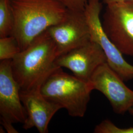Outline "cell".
<instances>
[{"instance_id": "1", "label": "cell", "mask_w": 133, "mask_h": 133, "mask_svg": "<svg viewBox=\"0 0 133 133\" xmlns=\"http://www.w3.org/2000/svg\"><path fill=\"white\" fill-rule=\"evenodd\" d=\"M57 48L47 31L34 39L11 60L14 78L20 90L40 89L43 82L59 67L55 61Z\"/></svg>"}, {"instance_id": "2", "label": "cell", "mask_w": 133, "mask_h": 133, "mask_svg": "<svg viewBox=\"0 0 133 133\" xmlns=\"http://www.w3.org/2000/svg\"><path fill=\"white\" fill-rule=\"evenodd\" d=\"M13 33L21 50L48 28L65 18L68 9L59 0H10Z\"/></svg>"}, {"instance_id": "3", "label": "cell", "mask_w": 133, "mask_h": 133, "mask_svg": "<svg viewBox=\"0 0 133 133\" xmlns=\"http://www.w3.org/2000/svg\"><path fill=\"white\" fill-rule=\"evenodd\" d=\"M39 90L46 99L61 105L71 116L82 117L94 89L90 82L70 75L59 68L48 76Z\"/></svg>"}, {"instance_id": "4", "label": "cell", "mask_w": 133, "mask_h": 133, "mask_svg": "<svg viewBox=\"0 0 133 133\" xmlns=\"http://www.w3.org/2000/svg\"><path fill=\"white\" fill-rule=\"evenodd\" d=\"M102 24L105 33L119 51L133 56V1L107 5Z\"/></svg>"}, {"instance_id": "5", "label": "cell", "mask_w": 133, "mask_h": 133, "mask_svg": "<svg viewBox=\"0 0 133 133\" xmlns=\"http://www.w3.org/2000/svg\"><path fill=\"white\" fill-rule=\"evenodd\" d=\"M47 31L55 43L58 56L91 39L84 10L68 9L65 18Z\"/></svg>"}, {"instance_id": "6", "label": "cell", "mask_w": 133, "mask_h": 133, "mask_svg": "<svg viewBox=\"0 0 133 133\" xmlns=\"http://www.w3.org/2000/svg\"><path fill=\"white\" fill-rule=\"evenodd\" d=\"M124 81L107 62L97 68L90 80L93 89L105 95L114 112L119 114L128 111L133 105V91Z\"/></svg>"}, {"instance_id": "7", "label": "cell", "mask_w": 133, "mask_h": 133, "mask_svg": "<svg viewBox=\"0 0 133 133\" xmlns=\"http://www.w3.org/2000/svg\"><path fill=\"white\" fill-rule=\"evenodd\" d=\"M0 115L1 124H23L27 118L20 88L13 75L11 60L0 62Z\"/></svg>"}, {"instance_id": "8", "label": "cell", "mask_w": 133, "mask_h": 133, "mask_svg": "<svg viewBox=\"0 0 133 133\" xmlns=\"http://www.w3.org/2000/svg\"><path fill=\"white\" fill-rule=\"evenodd\" d=\"M107 62L103 48L91 39L80 46L57 57L55 64L59 68H65L74 76L82 81L90 82L91 77L101 65Z\"/></svg>"}, {"instance_id": "9", "label": "cell", "mask_w": 133, "mask_h": 133, "mask_svg": "<svg viewBox=\"0 0 133 133\" xmlns=\"http://www.w3.org/2000/svg\"><path fill=\"white\" fill-rule=\"evenodd\" d=\"M100 10H88L86 16L90 28L91 40L98 43L103 48L107 63L123 81L133 79V66L127 62L121 52L111 42L103 28Z\"/></svg>"}, {"instance_id": "10", "label": "cell", "mask_w": 133, "mask_h": 133, "mask_svg": "<svg viewBox=\"0 0 133 133\" xmlns=\"http://www.w3.org/2000/svg\"><path fill=\"white\" fill-rule=\"evenodd\" d=\"M20 97L27 113L23 128H36L39 133H48L50 120L62 107L46 99L39 89L20 90Z\"/></svg>"}, {"instance_id": "11", "label": "cell", "mask_w": 133, "mask_h": 133, "mask_svg": "<svg viewBox=\"0 0 133 133\" xmlns=\"http://www.w3.org/2000/svg\"><path fill=\"white\" fill-rule=\"evenodd\" d=\"M14 17L10 0H0V38L12 36Z\"/></svg>"}, {"instance_id": "12", "label": "cell", "mask_w": 133, "mask_h": 133, "mask_svg": "<svg viewBox=\"0 0 133 133\" xmlns=\"http://www.w3.org/2000/svg\"><path fill=\"white\" fill-rule=\"evenodd\" d=\"M21 51L16 39L13 36L0 38V60H12Z\"/></svg>"}, {"instance_id": "13", "label": "cell", "mask_w": 133, "mask_h": 133, "mask_svg": "<svg viewBox=\"0 0 133 133\" xmlns=\"http://www.w3.org/2000/svg\"><path fill=\"white\" fill-rule=\"evenodd\" d=\"M95 133H133V127L120 128L111 121L107 119L98 124L94 129Z\"/></svg>"}, {"instance_id": "14", "label": "cell", "mask_w": 133, "mask_h": 133, "mask_svg": "<svg viewBox=\"0 0 133 133\" xmlns=\"http://www.w3.org/2000/svg\"><path fill=\"white\" fill-rule=\"evenodd\" d=\"M67 9L84 10L88 0H59Z\"/></svg>"}, {"instance_id": "15", "label": "cell", "mask_w": 133, "mask_h": 133, "mask_svg": "<svg viewBox=\"0 0 133 133\" xmlns=\"http://www.w3.org/2000/svg\"><path fill=\"white\" fill-rule=\"evenodd\" d=\"M103 1L107 5L125 1H133V0H103Z\"/></svg>"}, {"instance_id": "16", "label": "cell", "mask_w": 133, "mask_h": 133, "mask_svg": "<svg viewBox=\"0 0 133 133\" xmlns=\"http://www.w3.org/2000/svg\"><path fill=\"white\" fill-rule=\"evenodd\" d=\"M128 111L130 112V114L133 116V105H132V106L130 108V109Z\"/></svg>"}]
</instances>
